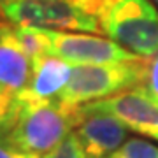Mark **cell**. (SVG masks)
I'll list each match as a JSON object with an SVG mask.
<instances>
[{
  "instance_id": "9c48e42d",
  "label": "cell",
  "mask_w": 158,
  "mask_h": 158,
  "mask_svg": "<svg viewBox=\"0 0 158 158\" xmlns=\"http://www.w3.org/2000/svg\"><path fill=\"white\" fill-rule=\"evenodd\" d=\"M72 67V63L58 56H51V55L37 58L32 62V77H30L28 86L18 97L28 98V100L58 98L70 79Z\"/></svg>"
},
{
  "instance_id": "52a82bcc",
  "label": "cell",
  "mask_w": 158,
  "mask_h": 158,
  "mask_svg": "<svg viewBox=\"0 0 158 158\" xmlns=\"http://www.w3.org/2000/svg\"><path fill=\"white\" fill-rule=\"evenodd\" d=\"M74 134L88 158H106L116 151L128 137V128L116 116L90 106H77Z\"/></svg>"
},
{
  "instance_id": "277c9868",
  "label": "cell",
  "mask_w": 158,
  "mask_h": 158,
  "mask_svg": "<svg viewBox=\"0 0 158 158\" xmlns=\"http://www.w3.org/2000/svg\"><path fill=\"white\" fill-rule=\"evenodd\" d=\"M2 18L16 27L102 34L100 21L88 11L85 0H18Z\"/></svg>"
},
{
  "instance_id": "2e32d148",
  "label": "cell",
  "mask_w": 158,
  "mask_h": 158,
  "mask_svg": "<svg viewBox=\"0 0 158 158\" xmlns=\"http://www.w3.org/2000/svg\"><path fill=\"white\" fill-rule=\"evenodd\" d=\"M151 2H153V4H155L156 7H158V0H151Z\"/></svg>"
},
{
  "instance_id": "8fae6325",
  "label": "cell",
  "mask_w": 158,
  "mask_h": 158,
  "mask_svg": "<svg viewBox=\"0 0 158 158\" xmlns=\"http://www.w3.org/2000/svg\"><path fill=\"white\" fill-rule=\"evenodd\" d=\"M21 107L18 95H12L0 86V132H9L14 127Z\"/></svg>"
},
{
  "instance_id": "3957f363",
  "label": "cell",
  "mask_w": 158,
  "mask_h": 158,
  "mask_svg": "<svg viewBox=\"0 0 158 158\" xmlns=\"http://www.w3.org/2000/svg\"><path fill=\"white\" fill-rule=\"evenodd\" d=\"M146 63L148 58H141L135 62L74 65L70 79L58 100L77 107L109 98L134 86H141L146 74Z\"/></svg>"
},
{
  "instance_id": "ba28073f",
  "label": "cell",
  "mask_w": 158,
  "mask_h": 158,
  "mask_svg": "<svg viewBox=\"0 0 158 158\" xmlns=\"http://www.w3.org/2000/svg\"><path fill=\"white\" fill-rule=\"evenodd\" d=\"M32 77V60L25 51L16 25L0 18V86L19 95Z\"/></svg>"
},
{
  "instance_id": "7a4b0ae2",
  "label": "cell",
  "mask_w": 158,
  "mask_h": 158,
  "mask_svg": "<svg viewBox=\"0 0 158 158\" xmlns=\"http://www.w3.org/2000/svg\"><path fill=\"white\" fill-rule=\"evenodd\" d=\"M102 34L141 58L158 53V9L151 0H102Z\"/></svg>"
},
{
  "instance_id": "9a60e30c",
  "label": "cell",
  "mask_w": 158,
  "mask_h": 158,
  "mask_svg": "<svg viewBox=\"0 0 158 158\" xmlns=\"http://www.w3.org/2000/svg\"><path fill=\"white\" fill-rule=\"evenodd\" d=\"M14 2H18V0H0V16H2V12L6 11L9 6H12Z\"/></svg>"
},
{
  "instance_id": "4fadbf2b",
  "label": "cell",
  "mask_w": 158,
  "mask_h": 158,
  "mask_svg": "<svg viewBox=\"0 0 158 158\" xmlns=\"http://www.w3.org/2000/svg\"><path fill=\"white\" fill-rule=\"evenodd\" d=\"M142 88L148 91V95L153 100L158 102V53L148 58L146 63V74H144V81H142Z\"/></svg>"
},
{
  "instance_id": "6da1fadb",
  "label": "cell",
  "mask_w": 158,
  "mask_h": 158,
  "mask_svg": "<svg viewBox=\"0 0 158 158\" xmlns=\"http://www.w3.org/2000/svg\"><path fill=\"white\" fill-rule=\"evenodd\" d=\"M19 98V97H18ZM21 107L16 123L7 135L16 146L39 156L62 144L76 128L77 107L67 106L58 98L28 100L19 98Z\"/></svg>"
},
{
  "instance_id": "8992f818",
  "label": "cell",
  "mask_w": 158,
  "mask_h": 158,
  "mask_svg": "<svg viewBox=\"0 0 158 158\" xmlns=\"http://www.w3.org/2000/svg\"><path fill=\"white\" fill-rule=\"evenodd\" d=\"M86 106L113 114L127 128L158 141V102L153 100L142 86H134Z\"/></svg>"
},
{
  "instance_id": "30bf717a",
  "label": "cell",
  "mask_w": 158,
  "mask_h": 158,
  "mask_svg": "<svg viewBox=\"0 0 158 158\" xmlns=\"http://www.w3.org/2000/svg\"><path fill=\"white\" fill-rule=\"evenodd\" d=\"M106 158H158V146L141 137H130Z\"/></svg>"
},
{
  "instance_id": "5b68a950",
  "label": "cell",
  "mask_w": 158,
  "mask_h": 158,
  "mask_svg": "<svg viewBox=\"0 0 158 158\" xmlns=\"http://www.w3.org/2000/svg\"><path fill=\"white\" fill-rule=\"evenodd\" d=\"M44 39L46 53L58 56L72 65L85 63H118V62H135L141 60L134 53L97 34L88 32H62V30L40 28Z\"/></svg>"
},
{
  "instance_id": "7c38bea8",
  "label": "cell",
  "mask_w": 158,
  "mask_h": 158,
  "mask_svg": "<svg viewBox=\"0 0 158 158\" xmlns=\"http://www.w3.org/2000/svg\"><path fill=\"white\" fill-rule=\"evenodd\" d=\"M42 158H88V156H86V153L83 149V146H81L77 135L72 132L62 144H58L55 149L46 153Z\"/></svg>"
},
{
  "instance_id": "5bb4252c",
  "label": "cell",
  "mask_w": 158,
  "mask_h": 158,
  "mask_svg": "<svg viewBox=\"0 0 158 158\" xmlns=\"http://www.w3.org/2000/svg\"><path fill=\"white\" fill-rule=\"evenodd\" d=\"M0 158H42V156L21 149L9 139L7 132H0Z\"/></svg>"
}]
</instances>
